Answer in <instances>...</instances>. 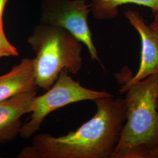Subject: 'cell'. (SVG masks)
<instances>
[{
	"label": "cell",
	"instance_id": "obj_11",
	"mask_svg": "<svg viewBox=\"0 0 158 158\" xmlns=\"http://www.w3.org/2000/svg\"><path fill=\"white\" fill-rule=\"evenodd\" d=\"M152 14L153 19L149 27L158 40V10L152 12Z\"/></svg>",
	"mask_w": 158,
	"mask_h": 158
},
{
	"label": "cell",
	"instance_id": "obj_14",
	"mask_svg": "<svg viewBox=\"0 0 158 158\" xmlns=\"http://www.w3.org/2000/svg\"><path fill=\"white\" fill-rule=\"evenodd\" d=\"M156 106H157V108H158V98H157V100H156Z\"/></svg>",
	"mask_w": 158,
	"mask_h": 158
},
{
	"label": "cell",
	"instance_id": "obj_5",
	"mask_svg": "<svg viewBox=\"0 0 158 158\" xmlns=\"http://www.w3.org/2000/svg\"><path fill=\"white\" fill-rule=\"evenodd\" d=\"M88 0H43L41 23L66 30L85 45L93 60L100 62L88 23L91 12Z\"/></svg>",
	"mask_w": 158,
	"mask_h": 158
},
{
	"label": "cell",
	"instance_id": "obj_3",
	"mask_svg": "<svg viewBox=\"0 0 158 158\" xmlns=\"http://www.w3.org/2000/svg\"><path fill=\"white\" fill-rule=\"evenodd\" d=\"M36 54L34 67L38 87L49 90L60 72L78 73L83 66V44L64 29L40 23L28 38Z\"/></svg>",
	"mask_w": 158,
	"mask_h": 158
},
{
	"label": "cell",
	"instance_id": "obj_10",
	"mask_svg": "<svg viewBox=\"0 0 158 158\" xmlns=\"http://www.w3.org/2000/svg\"><path fill=\"white\" fill-rule=\"evenodd\" d=\"M17 48L12 45L6 37L3 24H0V58L4 57L18 56Z\"/></svg>",
	"mask_w": 158,
	"mask_h": 158
},
{
	"label": "cell",
	"instance_id": "obj_8",
	"mask_svg": "<svg viewBox=\"0 0 158 158\" xmlns=\"http://www.w3.org/2000/svg\"><path fill=\"white\" fill-rule=\"evenodd\" d=\"M34 58H23L7 73L0 76V102L18 94L36 90Z\"/></svg>",
	"mask_w": 158,
	"mask_h": 158
},
{
	"label": "cell",
	"instance_id": "obj_1",
	"mask_svg": "<svg viewBox=\"0 0 158 158\" xmlns=\"http://www.w3.org/2000/svg\"><path fill=\"white\" fill-rule=\"evenodd\" d=\"M94 115L64 135L42 133L23 148L18 158H111L126 119L124 98L96 99Z\"/></svg>",
	"mask_w": 158,
	"mask_h": 158
},
{
	"label": "cell",
	"instance_id": "obj_12",
	"mask_svg": "<svg viewBox=\"0 0 158 158\" xmlns=\"http://www.w3.org/2000/svg\"><path fill=\"white\" fill-rule=\"evenodd\" d=\"M8 0H0V24H3V14Z\"/></svg>",
	"mask_w": 158,
	"mask_h": 158
},
{
	"label": "cell",
	"instance_id": "obj_7",
	"mask_svg": "<svg viewBox=\"0 0 158 158\" xmlns=\"http://www.w3.org/2000/svg\"><path fill=\"white\" fill-rule=\"evenodd\" d=\"M36 90L18 94L0 102V145L12 141L23 127L21 118L31 113Z\"/></svg>",
	"mask_w": 158,
	"mask_h": 158
},
{
	"label": "cell",
	"instance_id": "obj_4",
	"mask_svg": "<svg viewBox=\"0 0 158 158\" xmlns=\"http://www.w3.org/2000/svg\"><path fill=\"white\" fill-rule=\"evenodd\" d=\"M67 70L59 74L51 88L41 96H36L31 105L29 120L23 125L19 135L28 139L39 130L46 117L57 110L77 102L113 96L106 91H98L85 88L70 77Z\"/></svg>",
	"mask_w": 158,
	"mask_h": 158
},
{
	"label": "cell",
	"instance_id": "obj_2",
	"mask_svg": "<svg viewBox=\"0 0 158 158\" xmlns=\"http://www.w3.org/2000/svg\"><path fill=\"white\" fill-rule=\"evenodd\" d=\"M126 119L111 158H151L158 147V74L125 91Z\"/></svg>",
	"mask_w": 158,
	"mask_h": 158
},
{
	"label": "cell",
	"instance_id": "obj_13",
	"mask_svg": "<svg viewBox=\"0 0 158 158\" xmlns=\"http://www.w3.org/2000/svg\"><path fill=\"white\" fill-rule=\"evenodd\" d=\"M151 158H158V147L153 151Z\"/></svg>",
	"mask_w": 158,
	"mask_h": 158
},
{
	"label": "cell",
	"instance_id": "obj_9",
	"mask_svg": "<svg viewBox=\"0 0 158 158\" xmlns=\"http://www.w3.org/2000/svg\"><path fill=\"white\" fill-rule=\"evenodd\" d=\"M91 12L96 19H113L118 15L119 8L134 4L150 8L152 12L158 10V0H89Z\"/></svg>",
	"mask_w": 158,
	"mask_h": 158
},
{
	"label": "cell",
	"instance_id": "obj_6",
	"mask_svg": "<svg viewBox=\"0 0 158 158\" xmlns=\"http://www.w3.org/2000/svg\"><path fill=\"white\" fill-rule=\"evenodd\" d=\"M124 17L130 25L135 29L141 42V62L139 69L134 76L121 85L119 92L124 94L125 91L149 76L158 74V40L145 22L138 11L127 8L124 11Z\"/></svg>",
	"mask_w": 158,
	"mask_h": 158
}]
</instances>
